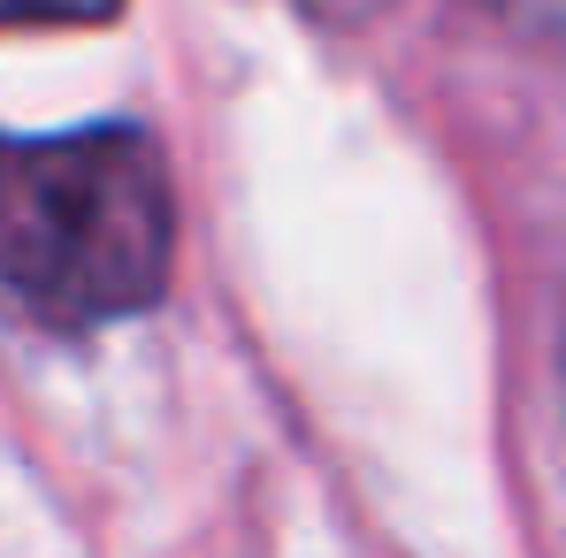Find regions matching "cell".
Wrapping results in <instances>:
<instances>
[{
    "label": "cell",
    "mask_w": 566,
    "mask_h": 558,
    "mask_svg": "<svg viewBox=\"0 0 566 558\" xmlns=\"http://www.w3.org/2000/svg\"><path fill=\"white\" fill-rule=\"evenodd\" d=\"M177 199L146 130L0 138V283L54 329L146 314L169 291Z\"/></svg>",
    "instance_id": "cell-1"
},
{
    "label": "cell",
    "mask_w": 566,
    "mask_h": 558,
    "mask_svg": "<svg viewBox=\"0 0 566 558\" xmlns=\"http://www.w3.org/2000/svg\"><path fill=\"white\" fill-rule=\"evenodd\" d=\"M474 8L528 46H566V0H474Z\"/></svg>",
    "instance_id": "cell-2"
},
{
    "label": "cell",
    "mask_w": 566,
    "mask_h": 558,
    "mask_svg": "<svg viewBox=\"0 0 566 558\" xmlns=\"http://www.w3.org/2000/svg\"><path fill=\"white\" fill-rule=\"evenodd\" d=\"M123 0H0V31H39V23H107Z\"/></svg>",
    "instance_id": "cell-3"
},
{
    "label": "cell",
    "mask_w": 566,
    "mask_h": 558,
    "mask_svg": "<svg viewBox=\"0 0 566 558\" xmlns=\"http://www.w3.org/2000/svg\"><path fill=\"white\" fill-rule=\"evenodd\" d=\"M314 8H322V15H368L376 0H314Z\"/></svg>",
    "instance_id": "cell-4"
},
{
    "label": "cell",
    "mask_w": 566,
    "mask_h": 558,
    "mask_svg": "<svg viewBox=\"0 0 566 558\" xmlns=\"http://www.w3.org/2000/svg\"><path fill=\"white\" fill-rule=\"evenodd\" d=\"M559 382H566V322H559Z\"/></svg>",
    "instance_id": "cell-5"
}]
</instances>
